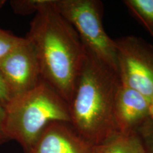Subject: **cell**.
Instances as JSON below:
<instances>
[{
	"label": "cell",
	"mask_w": 153,
	"mask_h": 153,
	"mask_svg": "<svg viewBox=\"0 0 153 153\" xmlns=\"http://www.w3.org/2000/svg\"><path fill=\"white\" fill-rule=\"evenodd\" d=\"M25 38L33 47L41 79L70 102L81 71L85 46L73 26L53 5L41 0Z\"/></svg>",
	"instance_id": "1"
},
{
	"label": "cell",
	"mask_w": 153,
	"mask_h": 153,
	"mask_svg": "<svg viewBox=\"0 0 153 153\" xmlns=\"http://www.w3.org/2000/svg\"><path fill=\"white\" fill-rule=\"evenodd\" d=\"M120 85L118 72L85 48L69 110L70 123L94 145L102 144L118 133L114 111Z\"/></svg>",
	"instance_id": "2"
},
{
	"label": "cell",
	"mask_w": 153,
	"mask_h": 153,
	"mask_svg": "<svg viewBox=\"0 0 153 153\" xmlns=\"http://www.w3.org/2000/svg\"><path fill=\"white\" fill-rule=\"evenodd\" d=\"M4 133L25 153L29 152L50 123H70L69 104L43 79L37 86L11 99L4 107Z\"/></svg>",
	"instance_id": "3"
},
{
	"label": "cell",
	"mask_w": 153,
	"mask_h": 153,
	"mask_svg": "<svg viewBox=\"0 0 153 153\" xmlns=\"http://www.w3.org/2000/svg\"><path fill=\"white\" fill-rule=\"evenodd\" d=\"M60 14L73 26L88 51L118 72L114 40L102 24V4L97 0H53Z\"/></svg>",
	"instance_id": "4"
},
{
	"label": "cell",
	"mask_w": 153,
	"mask_h": 153,
	"mask_svg": "<svg viewBox=\"0 0 153 153\" xmlns=\"http://www.w3.org/2000/svg\"><path fill=\"white\" fill-rule=\"evenodd\" d=\"M114 43L121 85L150 99L153 95V46L134 36L118 38Z\"/></svg>",
	"instance_id": "5"
},
{
	"label": "cell",
	"mask_w": 153,
	"mask_h": 153,
	"mask_svg": "<svg viewBox=\"0 0 153 153\" xmlns=\"http://www.w3.org/2000/svg\"><path fill=\"white\" fill-rule=\"evenodd\" d=\"M0 70L7 82L12 98L32 89L42 80L36 52L25 37L0 62Z\"/></svg>",
	"instance_id": "6"
},
{
	"label": "cell",
	"mask_w": 153,
	"mask_h": 153,
	"mask_svg": "<svg viewBox=\"0 0 153 153\" xmlns=\"http://www.w3.org/2000/svg\"><path fill=\"white\" fill-rule=\"evenodd\" d=\"M28 153H96L94 145L80 135L70 122L50 123Z\"/></svg>",
	"instance_id": "7"
},
{
	"label": "cell",
	"mask_w": 153,
	"mask_h": 153,
	"mask_svg": "<svg viewBox=\"0 0 153 153\" xmlns=\"http://www.w3.org/2000/svg\"><path fill=\"white\" fill-rule=\"evenodd\" d=\"M114 116L118 133H135L150 117V99L135 89L120 85L115 101Z\"/></svg>",
	"instance_id": "8"
},
{
	"label": "cell",
	"mask_w": 153,
	"mask_h": 153,
	"mask_svg": "<svg viewBox=\"0 0 153 153\" xmlns=\"http://www.w3.org/2000/svg\"><path fill=\"white\" fill-rule=\"evenodd\" d=\"M96 153H146L136 133H116L104 143L96 145Z\"/></svg>",
	"instance_id": "9"
},
{
	"label": "cell",
	"mask_w": 153,
	"mask_h": 153,
	"mask_svg": "<svg viewBox=\"0 0 153 153\" xmlns=\"http://www.w3.org/2000/svg\"><path fill=\"white\" fill-rule=\"evenodd\" d=\"M123 2L153 36V0H125Z\"/></svg>",
	"instance_id": "10"
},
{
	"label": "cell",
	"mask_w": 153,
	"mask_h": 153,
	"mask_svg": "<svg viewBox=\"0 0 153 153\" xmlns=\"http://www.w3.org/2000/svg\"><path fill=\"white\" fill-rule=\"evenodd\" d=\"M24 38L0 28V62L22 43Z\"/></svg>",
	"instance_id": "11"
},
{
	"label": "cell",
	"mask_w": 153,
	"mask_h": 153,
	"mask_svg": "<svg viewBox=\"0 0 153 153\" xmlns=\"http://www.w3.org/2000/svg\"><path fill=\"white\" fill-rule=\"evenodd\" d=\"M146 153H153V118L149 117L136 130Z\"/></svg>",
	"instance_id": "12"
},
{
	"label": "cell",
	"mask_w": 153,
	"mask_h": 153,
	"mask_svg": "<svg viewBox=\"0 0 153 153\" xmlns=\"http://www.w3.org/2000/svg\"><path fill=\"white\" fill-rule=\"evenodd\" d=\"M41 0H12L10 5L16 14L29 15L36 14Z\"/></svg>",
	"instance_id": "13"
},
{
	"label": "cell",
	"mask_w": 153,
	"mask_h": 153,
	"mask_svg": "<svg viewBox=\"0 0 153 153\" xmlns=\"http://www.w3.org/2000/svg\"><path fill=\"white\" fill-rule=\"evenodd\" d=\"M11 99L12 95L10 89L4 76L0 70V105L4 108V107L10 102Z\"/></svg>",
	"instance_id": "14"
},
{
	"label": "cell",
	"mask_w": 153,
	"mask_h": 153,
	"mask_svg": "<svg viewBox=\"0 0 153 153\" xmlns=\"http://www.w3.org/2000/svg\"><path fill=\"white\" fill-rule=\"evenodd\" d=\"M4 108L0 105V145L8 142L9 139L4 133Z\"/></svg>",
	"instance_id": "15"
},
{
	"label": "cell",
	"mask_w": 153,
	"mask_h": 153,
	"mask_svg": "<svg viewBox=\"0 0 153 153\" xmlns=\"http://www.w3.org/2000/svg\"><path fill=\"white\" fill-rule=\"evenodd\" d=\"M150 117L153 118V95L150 99Z\"/></svg>",
	"instance_id": "16"
},
{
	"label": "cell",
	"mask_w": 153,
	"mask_h": 153,
	"mask_svg": "<svg viewBox=\"0 0 153 153\" xmlns=\"http://www.w3.org/2000/svg\"><path fill=\"white\" fill-rule=\"evenodd\" d=\"M6 1L5 0H0V9L3 7V6L5 4Z\"/></svg>",
	"instance_id": "17"
}]
</instances>
